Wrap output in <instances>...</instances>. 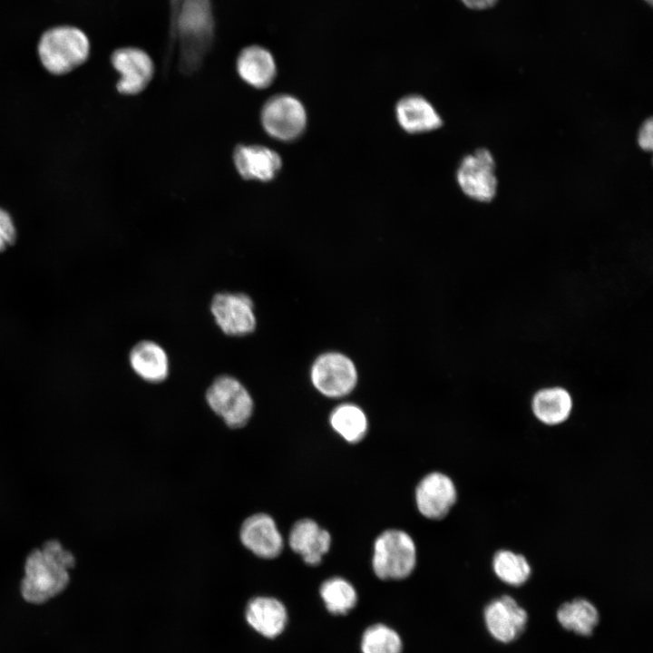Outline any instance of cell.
Listing matches in <instances>:
<instances>
[{"instance_id":"20","label":"cell","mask_w":653,"mask_h":653,"mask_svg":"<svg viewBox=\"0 0 653 653\" xmlns=\"http://www.w3.org/2000/svg\"><path fill=\"white\" fill-rule=\"evenodd\" d=\"M573 408L570 394L563 387H545L535 393L531 399L533 415L541 424L554 426L564 423Z\"/></svg>"},{"instance_id":"10","label":"cell","mask_w":653,"mask_h":653,"mask_svg":"<svg viewBox=\"0 0 653 653\" xmlns=\"http://www.w3.org/2000/svg\"><path fill=\"white\" fill-rule=\"evenodd\" d=\"M494 161L486 149L465 156L457 170V182L465 195L479 200H492L497 190Z\"/></svg>"},{"instance_id":"19","label":"cell","mask_w":653,"mask_h":653,"mask_svg":"<svg viewBox=\"0 0 653 653\" xmlns=\"http://www.w3.org/2000/svg\"><path fill=\"white\" fill-rule=\"evenodd\" d=\"M130 365L138 376L146 382L158 384L169 375V359L165 350L151 340L138 342L131 350Z\"/></svg>"},{"instance_id":"13","label":"cell","mask_w":653,"mask_h":653,"mask_svg":"<svg viewBox=\"0 0 653 653\" xmlns=\"http://www.w3.org/2000/svg\"><path fill=\"white\" fill-rule=\"evenodd\" d=\"M243 617L252 631L265 638L273 639L284 631L288 615L280 599L274 596L258 594L245 602Z\"/></svg>"},{"instance_id":"22","label":"cell","mask_w":653,"mask_h":653,"mask_svg":"<svg viewBox=\"0 0 653 653\" xmlns=\"http://www.w3.org/2000/svg\"><path fill=\"white\" fill-rule=\"evenodd\" d=\"M330 424L334 431L348 443H358L365 435L368 424L364 411L353 404H342L331 413Z\"/></svg>"},{"instance_id":"1","label":"cell","mask_w":653,"mask_h":653,"mask_svg":"<svg viewBox=\"0 0 653 653\" xmlns=\"http://www.w3.org/2000/svg\"><path fill=\"white\" fill-rule=\"evenodd\" d=\"M216 35L211 0H181L169 24V44H179L180 66L186 73L195 71L210 50Z\"/></svg>"},{"instance_id":"11","label":"cell","mask_w":653,"mask_h":653,"mask_svg":"<svg viewBox=\"0 0 653 653\" xmlns=\"http://www.w3.org/2000/svg\"><path fill=\"white\" fill-rule=\"evenodd\" d=\"M111 62L120 74L116 87L122 94H138L144 91L152 80L153 61L149 54L141 48L128 46L116 49L111 56Z\"/></svg>"},{"instance_id":"8","label":"cell","mask_w":653,"mask_h":653,"mask_svg":"<svg viewBox=\"0 0 653 653\" xmlns=\"http://www.w3.org/2000/svg\"><path fill=\"white\" fill-rule=\"evenodd\" d=\"M357 378L354 362L340 352L321 354L310 370L313 386L329 398H339L351 393L356 385Z\"/></svg>"},{"instance_id":"3","label":"cell","mask_w":653,"mask_h":653,"mask_svg":"<svg viewBox=\"0 0 653 653\" xmlns=\"http://www.w3.org/2000/svg\"><path fill=\"white\" fill-rule=\"evenodd\" d=\"M37 50L40 61L48 72L63 74L87 60L90 42L81 29L61 25L43 34Z\"/></svg>"},{"instance_id":"14","label":"cell","mask_w":653,"mask_h":653,"mask_svg":"<svg viewBox=\"0 0 653 653\" xmlns=\"http://www.w3.org/2000/svg\"><path fill=\"white\" fill-rule=\"evenodd\" d=\"M233 162L238 173L248 180L270 181L282 167L277 151L258 144L239 145L233 153Z\"/></svg>"},{"instance_id":"5","label":"cell","mask_w":653,"mask_h":653,"mask_svg":"<svg viewBox=\"0 0 653 653\" xmlns=\"http://www.w3.org/2000/svg\"><path fill=\"white\" fill-rule=\"evenodd\" d=\"M415 563V544L405 531L387 530L375 539L372 567L379 579H405L413 572Z\"/></svg>"},{"instance_id":"15","label":"cell","mask_w":653,"mask_h":653,"mask_svg":"<svg viewBox=\"0 0 653 653\" xmlns=\"http://www.w3.org/2000/svg\"><path fill=\"white\" fill-rule=\"evenodd\" d=\"M484 617L490 633L504 643L513 640L522 632L528 619L526 611L509 595L490 602Z\"/></svg>"},{"instance_id":"17","label":"cell","mask_w":653,"mask_h":653,"mask_svg":"<svg viewBox=\"0 0 653 653\" xmlns=\"http://www.w3.org/2000/svg\"><path fill=\"white\" fill-rule=\"evenodd\" d=\"M239 78L256 89L268 88L277 75V64L273 54L267 48L251 44L240 50L236 60Z\"/></svg>"},{"instance_id":"12","label":"cell","mask_w":653,"mask_h":653,"mask_svg":"<svg viewBox=\"0 0 653 653\" xmlns=\"http://www.w3.org/2000/svg\"><path fill=\"white\" fill-rule=\"evenodd\" d=\"M457 501V490L446 474L433 472L425 475L415 489L418 511L431 520L444 518Z\"/></svg>"},{"instance_id":"6","label":"cell","mask_w":653,"mask_h":653,"mask_svg":"<svg viewBox=\"0 0 653 653\" xmlns=\"http://www.w3.org/2000/svg\"><path fill=\"white\" fill-rule=\"evenodd\" d=\"M307 112L295 96L281 93L270 97L262 106L261 125L266 133L280 141H292L304 132Z\"/></svg>"},{"instance_id":"18","label":"cell","mask_w":653,"mask_h":653,"mask_svg":"<svg viewBox=\"0 0 653 653\" xmlns=\"http://www.w3.org/2000/svg\"><path fill=\"white\" fill-rule=\"evenodd\" d=\"M395 117L401 128L409 133L434 131L443 123L431 102L417 94L404 96L397 102Z\"/></svg>"},{"instance_id":"28","label":"cell","mask_w":653,"mask_h":653,"mask_svg":"<svg viewBox=\"0 0 653 653\" xmlns=\"http://www.w3.org/2000/svg\"><path fill=\"white\" fill-rule=\"evenodd\" d=\"M468 8L474 10H484L493 7L498 0H461Z\"/></svg>"},{"instance_id":"26","label":"cell","mask_w":653,"mask_h":653,"mask_svg":"<svg viewBox=\"0 0 653 653\" xmlns=\"http://www.w3.org/2000/svg\"><path fill=\"white\" fill-rule=\"evenodd\" d=\"M15 240V229L10 215L0 208V251Z\"/></svg>"},{"instance_id":"25","label":"cell","mask_w":653,"mask_h":653,"mask_svg":"<svg viewBox=\"0 0 653 653\" xmlns=\"http://www.w3.org/2000/svg\"><path fill=\"white\" fill-rule=\"evenodd\" d=\"M402 640L396 631L384 624H375L363 634L362 653H401Z\"/></svg>"},{"instance_id":"23","label":"cell","mask_w":653,"mask_h":653,"mask_svg":"<svg viewBox=\"0 0 653 653\" xmlns=\"http://www.w3.org/2000/svg\"><path fill=\"white\" fill-rule=\"evenodd\" d=\"M492 566L495 575L511 586H521L531 574L527 558L507 549H501L493 554Z\"/></svg>"},{"instance_id":"29","label":"cell","mask_w":653,"mask_h":653,"mask_svg":"<svg viewBox=\"0 0 653 653\" xmlns=\"http://www.w3.org/2000/svg\"><path fill=\"white\" fill-rule=\"evenodd\" d=\"M644 1H646L647 3H648L650 5H652V0H644Z\"/></svg>"},{"instance_id":"16","label":"cell","mask_w":653,"mask_h":653,"mask_svg":"<svg viewBox=\"0 0 653 653\" xmlns=\"http://www.w3.org/2000/svg\"><path fill=\"white\" fill-rule=\"evenodd\" d=\"M288 545L294 553L300 555L305 563L315 566L329 551L331 536L315 521L300 519L289 530Z\"/></svg>"},{"instance_id":"2","label":"cell","mask_w":653,"mask_h":653,"mask_svg":"<svg viewBox=\"0 0 653 653\" xmlns=\"http://www.w3.org/2000/svg\"><path fill=\"white\" fill-rule=\"evenodd\" d=\"M74 563L73 555L55 540L33 551L24 564L21 584L24 599L37 604L61 593L69 583V570Z\"/></svg>"},{"instance_id":"21","label":"cell","mask_w":653,"mask_h":653,"mask_svg":"<svg viewBox=\"0 0 653 653\" xmlns=\"http://www.w3.org/2000/svg\"><path fill=\"white\" fill-rule=\"evenodd\" d=\"M561 626L580 635H590L598 623L599 613L595 606L584 599L563 603L557 612Z\"/></svg>"},{"instance_id":"4","label":"cell","mask_w":653,"mask_h":653,"mask_svg":"<svg viewBox=\"0 0 653 653\" xmlns=\"http://www.w3.org/2000/svg\"><path fill=\"white\" fill-rule=\"evenodd\" d=\"M205 401L212 414L230 430L243 429L254 416L252 395L231 375L216 377L206 390Z\"/></svg>"},{"instance_id":"7","label":"cell","mask_w":653,"mask_h":653,"mask_svg":"<svg viewBox=\"0 0 653 653\" xmlns=\"http://www.w3.org/2000/svg\"><path fill=\"white\" fill-rule=\"evenodd\" d=\"M242 548L262 560L278 559L285 547L284 537L278 524L268 512H256L246 516L238 530Z\"/></svg>"},{"instance_id":"24","label":"cell","mask_w":653,"mask_h":653,"mask_svg":"<svg viewBox=\"0 0 653 653\" xmlns=\"http://www.w3.org/2000/svg\"><path fill=\"white\" fill-rule=\"evenodd\" d=\"M319 592L327 610L335 615L346 614L357 601V594L353 585L339 577L325 580Z\"/></svg>"},{"instance_id":"9","label":"cell","mask_w":653,"mask_h":653,"mask_svg":"<svg viewBox=\"0 0 653 653\" xmlns=\"http://www.w3.org/2000/svg\"><path fill=\"white\" fill-rule=\"evenodd\" d=\"M210 312L217 326L226 335L241 336L256 329L254 302L245 293L215 294L210 302Z\"/></svg>"},{"instance_id":"27","label":"cell","mask_w":653,"mask_h":653,"mask_svg":"<svg viewBox=\"0 0 653 653\" xmlns=\"http://www.w3.org/2000/svg\"><path fill=\"white\" fill-rule=\"evenodd\" d=\"M638 145L644 151H650L653 147V122L648 119L640 127L638 138Z\"/></svg>"}]
</instances>
